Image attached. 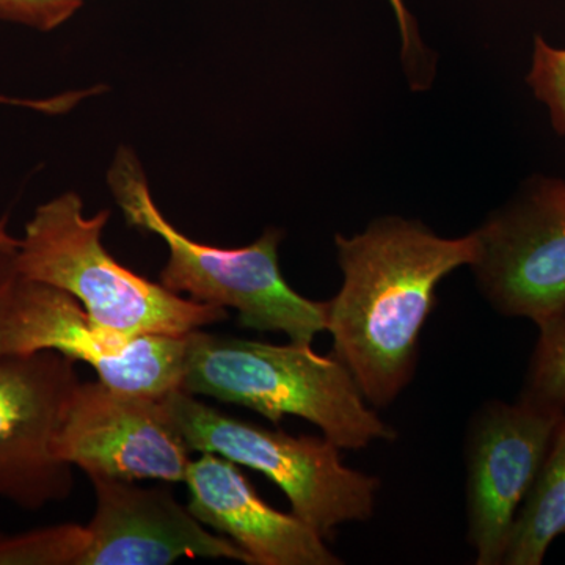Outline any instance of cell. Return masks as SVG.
<instances>
[{"label": "cell", "mask_w": 565, "mask_h": 565, "mask_svg": "<svg viewBox=\"0 0 565 565\" xmlns=\"http://www.w3.org/2000/svg\"><path fill=\"white\" fill-rule=\"evenodd\" d=\"M334 247L343 286L327 302L332 355L367 404L385 408L414 381L438 285L478 259V232L446 239L422 222L382 217L355 236L337 234Z\"/></svg>", "instance_id": "1"}, {"label": "cell", "mask_w": 565, "mask_h": 565, "mask_svg": "<svg viewBox=\"0 0 565 565\" xmlns=\"http://www.w3.org/2000/svg\"><path fill=\"white\" fill-rule=\"evenodd\" d=\"M182 392L243 405L278 424L292 415L315 424L340 449L396 440L348 367L311 345H277L203 332L188 334Z\"/></svg>", "instance_id": "2"}, {"label": "cell", "mask_w": 565, "mask_h": 565, "mask_svg": "<svg viewBox=\"0 0 565 565\" xmlns=\"http://www.w3.org/2000/svg\"><path fill=\"white\" fill-rule=\"evenodd\" d=\"M107 185L128 225L156 234L169 247L159 280L170 291L188 294L195 302L233 308L241 326L285 333L291 343L311 345L327 330V302L300 296L282 278L280 230H266L241 248L196 243L159 210L139 156L125 145L111 159Z\"/></svg>", "instance_id": "3"}, {"label": "cell", "mask_w": 565, "mask_h": 565, "mask_svg": "<svg viewBox=\"0 0 565 565\" xmlns=\"http://www.w3.org/2000/svg\"><path fill=\"white\" fill-rule=\"evenodd\" d=\"M110 212L88 217L76 192L40 204L17 250L21 277L68 292L95 326L120 337L185 334L226 321V308L195 302L132 273L103 244Z\"/></svg>", "instance_id": "4"}, {"label": "cell", "mask_w": 565, "mask_h": 565, "mask_svg": "<svg viewBox=\"0 0 565 565\" xmlns=\"http://www.w3.org/2000/svg\"><path fill=\"white\" fill-rule=\"evenodd\" d=\"M174 433L191 451L225 457L280 487L294 515L323 539L334 527L374 515L381 481L345 467L340 448L326 437H294L243 422L174 390L162 397Z\"/></svg>", "instance_id": "5"}, {"label": "cell", "mask_w": 565, "mask_h": 565, "mask_svg": "<svg viewBox=\"0 0 565 565\" xmlns=\"http://www.w3.org/2000/svg\"><path fill=\"white\" fill-rule=\"evenodd\" d=\"M185 337L126 338L92 322L68 292L20 277L0 319V351H55L87 363L99 381L141 396L161 397L181 390Z\"/></svg>", "instance_id": "6"}, {"label": "cell", "mask_w": 565, "mask_h": 565, "mask_svg": "<svg viewBox=\"0 0 565 565\" xmlns=\"http://www.w3.org/2000/svg\"><path fill=\"white\" fill-rule=\"evenodd\" d=\"M479 291L505 318L534 323L565 311V180L533 178L476 230Z\"/></svg>", "instance_id": "7"}, {"label": "cell", "mask_w": 565, "mask_h": 565, "mask_svg": "<svg viewBox=\"0 0 565 565\" xmlns=\"http://www.w3.org/2000/svg\"><path fill=\"white\" fill-rule=\"evenodd\" d=\"M79 384L76 362L62 353L0 355V498L40 511L73 493L74 468L54 441Z\"/></svg>", "instance_id": "8"}, {"label": "cell", "mask_w": 565, "mask_h": 565, "mask_svg": "<svg viewBox=\"0 0 565 565\" xmlns=\"http://www.w3.org/2000/svg\"><path fill=\"white\" fill-rule=\"evenodd\" d=\"M565 414L487 401L465 435L468 542L478 565H501L515 516Z\"/></svg>", "instance_id": "9"}, {"label": "cell", "mask_w": 565, "mask_h": 565, "mask_svg": "<svg viewBox=\"0 0 565 565\" xmlns=\"http://www.w3.org/2000/svg\"><path fill=\"white\" fill-rule=\"evenodd\" d=\"M54 452L88 478L184 482L191 449L169 422L162 397L81 382L71 397Z\"/></svg>", "instance_id": "10"}, {"label": "cell", "mask_w": 565, "mask_h": 565, "mask_svg": "<svg viewBox=\"0 0 565 565\" xmlns=\"http://www.w3.org/2000/svg\"><path fill=\"white\" fill-rule=\"evenodd\" d=\"M96 511L87 530L90 544L82 565H169L188 559H230L248 564L233 541L212 534L167 487L90 478Z\"/></svg>", "instance_id": "11"}, {"label": "cell", "mask_w": 565, "mask_h": 565, "mask_svg": "<svg viewBox=\"0 0 565 565\" xmlns=\"http://www.w3.org/2000/svg\"><path fill=\"white\" fill-rule=\"evenodd\" d=\"M184 482L189 511L239 546L252 565L343 564L313 527L267 504L232 460L203 452Z\"/></svg>", "instance_id": "12"}, {"label": "cell", "mask_w": 565, "mask_h": 565, "mask_svg": "<svg viewBox=\"0 0 565 565\" xmlns=\"http://www.w3.org/2000/svg\"><path fill=\"white\" fill-rule=\"evenodd\" d=\"M565 534V418L544 463L520 505L501 565H541L550 545Z\"/></svg>", "instance_id": "13"}, {"label": "cell", "mask_w": 565, "mask_h": 565, "mask_svg": "<svg viewBox=\"0 0 565 565\" xmlns=\"http://www.w3.org/2000/svg\"><path fill=\"white\" fill-rule=\"evenodd\" d=\"M539 334L519 399L565 414V311L535 322Z\"/></svg>", "instance_id": "14"}, {"label": "cell", "mask_w": 565, "mask_h": 565, "mask_svg": "<svg viewBox=\"0 0 565 565\" xmlns=\"http://www.w3.org/2000/svg\"><path fill=\"white\" fill-rule=\"evenodd\" d=\"M88 544L87 526L74 523L0 533V565H82Z\"/></svg>", "instance_id": "15"}, {"label": "cell", "mask_w": 565, "mask_h": 565, "mask_svg": "<svg viewBox=\"0 0 565 565\" xmlns=\"http://www.w3.org/2000/svg\"><path fill=\"white\" fill-rule=\"evenodd\" d=\"M526 84L548 109L555 132L565 136V47L552 46L544 36H535Z\"/></svg>", "instance_id": "16"}, {"label": "cell", "mask_w": 565, "mask_h": 565, "mask_svg": "<svg viewBox=\"0 0 565 565\" xmlns=\"http://www.w3.org/2000/svg\"><path fill=\"white\" fill-rule=\"evenodd\" d=\"M85 0H0V21L51 32L70 21Z\"/></svg>", "instance_id": "17"}, {"label": "cell", "mask_w": 565, "mask_h": 565, "mask_svg": "<svg viewBox=\"0 0 565 565\" xmlns=\"http://www.w3.org/2000/svg\"><path fill=\"white\" fill-rule=\"evenodd\" d=\"M392 6L397 25H399L401 40H403V61L411 76L414 88L426 87L430 81L433 66L427 62V54L424 51L422 40H419L418 29L412 14L408 13L404 0H388Z\"/></svg>", "instance_id": "18"}, {"label": "cell", "mask_w": 565, "mask_h": 565, "mask_svg": "<svg viewBox=\"0 0 565 565\" xmlns=\"http://www.w3.org/2000/svg\"><path fill=\"white\" fill-rule=\"evenodd\" d=\"M20 270L17 266V252H0V319H2L6 305L9 302L14 285L20 280ZM2 355V351H0Z\"/></svg>", "instance_id": "19"}, {"label": "cell", "mask_w": 565, "mask_h": 565, "mask_svg": "<svg viewBox=\"0 0 565 565\" xmlns=\"http://www.w3.org/2000/svg\"><path fill=\"white\" fill-rule=\"evenodd\" d=\"M20 239L11 236L7 230V217L0 218V252H17Z\"/></svg>", "instance_id": "20"}]
</instances>
